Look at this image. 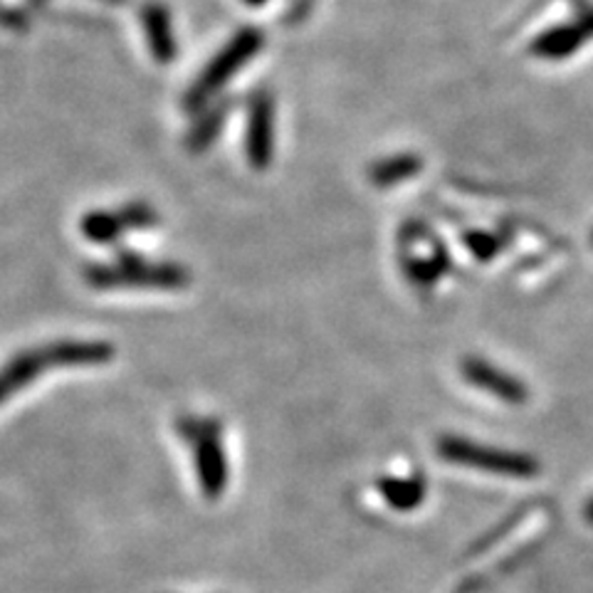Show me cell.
Wrapping results in <instances>:
<instances>
[{
    "mask_svg": "<svg viewBox=\"0 0 593 593\" xmlns=\"http://www.w3.org/2000/svg\"><path fill=\"white\" fill-rule=\"evenodd\" d=\"M114 359V347L104 339H62L25 349L0 366V405L28 388L50 369L102 366Z\"/></svg>",
    "mask_w": 593,
    "mask_h": 593,
    "instance_id": "obj_1",
    "label": "cell"
},
{
    "mask_svg": "<svg viewBox=\"0 0 593 593\" xmlns=\"http://www.w3.org/2000/svg\"><path fill=\"white\" fill-rule=\"evenodd\" d=\"M85 282L94 289H183L191 285V272L183 265L152 262L139 253L121 250L114 262L87 265Z\"/></svg>",
    "mask_w": 593,
    "mask_h": 593,
    "instance_id": "obj_2",
    "label": "cell"
},
{
    "mask_svg": "<svg viewBox=\"0 0 593 593\" xmlns=\"http://www.w3.org/2000/svg\"><path fill=\"white\" fill-rule=\"evenodd\" d=\"M176 433L189 442L193 450V465L203 494L208 500L223 498L228 487V457L223 448V426L214 418H196V415H181L176 421Z\"/></svg>",
    "mask_w": 593,
    "mask_h": 593,
    "instance_id": "obj_3",
    "label": "cell"
},
{
    "mask_svg": "<svg viewBox=\"0 0 593 593\" xmlns=\"http://www.w3.org/2000/svg\"><path fill=\"white\" fill-rule=\"evenodd\" d=\"M438 455L446 463L475 467V470H485L502 477H515V480H532L542 473L539 460L527 453H515V450H502L492 446H482V442H473L460 436H440Z\"/></svg>",
    "mask_w": 593,
    "mask_h": 593,
    "instance_id": "obj_4",
    "label": "cell"
},
{
    "mask_svg": "<svg viewBox=\"0 0 593 593\" xmlns=\"http://www.w3.org/2000/svg\"><path fill=\"white\" fill-rule=\"evenodd\" d=\"M265 35L260 30L245 28L235 35L228 46L218 52V55L208 62V67L203 69L201 77L193 82V87L185 94L183 107L189 112H198L210 102V96L223 90L228 79L233 77L237 69L245 67V62L250 60L255 52L262 48Z\"/></svg>",
    "mask_w": 593,
    "mask_h": 593,
    "instance_id": "obj_5",
    "label": "cell"
},
{
    "mask_svg": "<svg viewBox=\"0 0 593 593\" xmlns=\"http://www.w3.org/2000/svg\"><path fill=\"white\" fill-rule=\"evenodd\" d=\"M158 223L156 210L144 201L124 203L121 208L114 210H90L79 223V230L90 243L112 245L117 243L129 230L154 228Z\"/></svg>",
    "mask_w": 593,
    "mask_h": 593,
    "instance_id": "obj_6",
    "label": "cell"
},
{
    "mask_svg": "<svg viewBox=\"0 0 593 593\" xmlns=\"http://www.w3.org/2000/svg\"><path fill=\"white\" fill-rule=\"evenodd\" d=\"M460 371H463V378L467 381V384L480 388V391H487L494 398H500L502 403L521 405L529 401V388L521 384L517 376L507 374V371L498 369L480 357L463 359Z\"/></svg>",
    "mask_w": 593,
    "mask_h": 593,
    "instance_id": "obj_7",
    "label": "cell"
},
{
    "mask_svg": "<svg viewBox=\"0 0 593 593\" xmlns=\"http://www.w3.org/2000/svg\"><path fill=\"white\" fill-rule=\"evenodd\" d=\"M274 121H272V100L268 92H260L253 96L250 102V114H247V141L245 152L247 162L253 168H268L272 164L274 154Z\"/></svg>",
    "mask_w": 593,
    "mask_h": 593,
    "instance_id": "obj_8",
    "label": "cell"
},
{
    "mask_svg": "<svg viewBox=\"0 0 593 593\" xmlns=\"http://www.w3.org/2000/svg\"><path fill=\"white\" fill-rule=\"evenodd\" d=\"M141 23H144V33L149 40V50H152L158 65H171L176 57V38H173V23L171 13L166 11L162 3H149L141 11Z\"/></svg>",
    "mask_w": 593,
    "mask_h": 593,
    "instance_id": "obj_9",
    "label": "cell"
},
{
    "mask_svg": "<svg viewBox=\"0 0 593 593\" xmlns=\"http://www.w3.org/2000/svg\"><path fill=\"white\" fill-rule=\"evenodd\" d=\"M378 492L381 498L386 500L388 507H394L398 512H411L415 507H421L423 500H426L428 485L418 473L411 477H381Z\"/></svg>",
    "mask_w": 593,
    "mask_h": 593,
    "instance_id": "obj_10",
    "label": "cell"
},
{
    "mask_svg": "<svg viewBox=\"0 0 593 593\" xmlns=\"http://www.w3.org/2000/svg\"><path fill=\"white\" fill-rule=\"evenodd\" d=\"M593 33V17L577 25H562V28H554L544 33L542 38L534 42V52L542 57H566L577 50L583 40Z\"/></svg>",
    "mask_w": 593,
    "mask_h": 593,
    "instance_id": "obj_11",
    "label": "cell"
},
{
    "mask_svg": "<svg viewBox=\"0 0 593 593\" xmlns=\"http://www.w3.org/2000/svg\"><path fill=\"white\" fill-rule=\"evenodd\" d=\"M423 162L421 156L415 154H401L391 156L386 162H378L369 168V181L376 185V189H391L396 183H403L413 179L415 173H421Z\"/></svg>",
    "mask_w": 593,
    "mask_h": 593,
    "instance_id": "obj_12",
    "label": "cell"
},
{
    "mask_svg": "<svg viewBox=\"0 0 593 593\" xmlns=\"http://www.w3.org/2000/svg\"><path fill=\"white\" fill-rule=\"evenodd\" d=\"M225 114H228V102H223L216 109H210L208 114H203V117L193 124L189 131V139H185V144H189L193 154L206 152V149L214 144L225 124Z\"/></svg>",
    "mask_w": 593,
    "mask_h": 593,
    "instance_id": "obj_13",
    "label": "cell"
},
{
    "mask_svg": "<svg viewBox=\"0 0 593 593\" xmlns=\"http://www.w3.org/2000/svg\"><path fill=\"white\" fill-rule=\"evenodd\" d=\"M463 243L480 262H490L504 250V241L500 235L482 233V230H467V233L463 235Z\"/></svg>",
    "mask_w": 593,
    "mask_h": 593,
    "instance_id": "obj_14",
    "label": "cell"
},
{
    "mask_svg": "<svg viewBox=\"0 0 593 593\" xmlns=\"http://www.w3.org/2000/svg\"><path fill=\"white\" fill-rule=\"evenodd\" d=\"M583 517H586L589 525H593V500L586 504V510H583Z\"/></svg>",
    "mask_w": 593,
    "mask_h": 593,
    "instance_id": "obj_15",
    "label": "cell"
},
{
    "mask_svg": "<svg viewBox=\"0 0 593 593\" xmlns=\"http://www.w3.org/2000/svg\"><path fill=\"white\" fill-rule=\"evenodd\" d=\"M245 3L247 5H265V3H268V0H245Z\"/></svg>",
    "mask_w": 593,
    "mask_h": 593,
    "instance_id": "obj_16",
    "label": "cell"
}]
</instances>
